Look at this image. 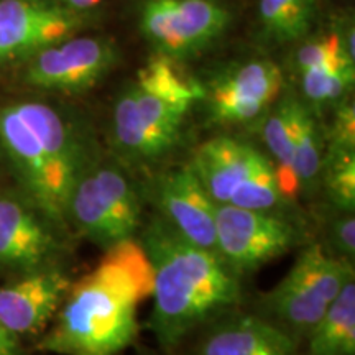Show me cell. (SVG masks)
Returning a JSON list of instances; mask_svg holds the SVG:
<instances>
[{
  "mask_svg": "<svg viewBox=\"0 0 355 355\" xmlns=\"http://www.w3.org/2000/svg\"><path fill=\"white\" fill-rule=\"evenodd\" d=\"M153 268L135 239L105 250L78 282L38 349L60 355H119L139 334L137 309L152 296Z\"/></svg>",
  "mask_w": 355,
  "mask_h": 355,
  "instance_id": "cell-1",
  "label": "cell"
},
{
  "mask_svg": "<svg viewBox=\"0 0 355 355\" xmlns=\"http://www.w3.org/2000/svg\"><path fill=\"white\" fill-rule=\"evenodd\" d=\"M153 268L150 329L163 349L241 301L239 273L214 252L186 241L162 217L148 222L140 239Z\"/></svg>",
  "mask_w": 355,
  "mask_h": 355,
  "instance_id": "cell-2",
  "label": "cell"
},
{
  "mask_svg": "<svg viewBox=\"0 0 355 355\" xmlns=\"http://www.w3.org/2000/svg\"><path fill=\"white\" fill-rule=\"evenodd\" d=\"M0 148L28 201L58 229L74 183L96 157L69 122L44 102L0 107Z\"/></svg>",
  "mask_w": 355,
  "mask_h": 355,
  "instance_id": "cell-3",
  "label": "cell"
},
{
  "mask_svg": "<svg viewBox=\"0 0 355 355\" xmlns=\"http://www.w3.org/2000/svg\"><path fill=\"white\" fill-rule=\"evenodd\" d=\"M204 89L173 58L157 55L139 71L114 107L112 140L123 158L148 163L165 157L180 140L186 114Z\"/></svg>",
  "mask_w": 355,
  "mask_h": 355,
  "instance_id": "cell-4",
  "label": "cell"
},
{
  "mask_svg": "<svg viewBox=\"0 0 355 355\" xmlns=\"http://www.w3.org/2000/svg\"><path fill=\"white\" fill-rule=\"evenodd\" d=\"M141 201L140 189L121 165L96 157L71 189L66 227L105 252L135 239Z\"/></svg>",
  "mask_w": 355,
  "mask_h": 355,
  "instance_id": "cell-5",
  "label": "cell"
},
{
  "mask_svg": "<svg viewBox=\"0 0 355 355\" xmlns=\"http://www.w3.org/2000/svg\"><path fill=\"white\" fill-rule=\"evenodd\" d=\"M189 165L217 206L275 212L286 202L272 159L247 141L216 137L194 150Z\"/></svg>",
  "mask_w": 355,
  "mask_h": 355,
  "instance_id": "cell-6",
  "label": "cell"
},
{
  "mask_svg": "<svg viewBox=\"0 0 355 355\" xmlns=\"http://www.w3.org/2000/svg\"><path fill=\"white\" fill-rule=\"evenodd\" d=\"M350 279L354 263L313 243L300 252L290 272L266 293L263 309L288 334L308 336Z\"/></svg>",
  "mask_w": 355,
  "mask_h": 355,
  "instance_id": "cell-7",
  "label": "cell"
},
{
  "mask_svg": "<svg viewBox=\"0 0 355 355\" xmlns=\"http://www.w3.org/2000/svg\"><path fill=\"white\" fill-rule=\"evenodd\" d=\"M217 255L235 273L254 272L279 259L298 242L295 225L272 211L217 206Z\"/></svg>",
  "mask_w": 355,
  "mask_h": 355,
  "instance_id": "cell-8",
  "label": "cell"
},
{
  "mask_svg": "<svg viewBox=\"0 0 355 355\" xmlns=\"http://www.w3.org/2000/svg\"><path fill=\"white\" fill-rule=\"evenodd\" d=\"M227 24V10L212 0H150L141 13L145 35L170 58L201 50Z\"/></svg>",
  "mask_w": 355,
  "mask_h": 355,
  "instance_id": "cell-9",
  "label": "cell"
},
{
  "mask_svg": "<svg viewBox=\"0 0 355 355\" xmlns=\"http://www.w3.org/2000/svg\"><path fill=\"white\" fill-rule=\"evenodd\" d=\"M148 198L157 207L158 217L175 232L194 245L217 254V204L191 165L158 173L148 186Z\"/></svg>",
  "mask_w": 355,
  "mask_h": 355,
  "instance_id": "cell-10",
  "label": "cell"
},
{
  "mask_svg": "<svg viewBox=\"0 0 355 355\" xmlns=\"http://www.w3.org/2000/svg\"><path fill=\"white\" fill-rule=\"evenodd\" d=\"M115 61L105 40L68 38L35 53L25 69V83L50 91L83 92L96 86Z\"/></svg>",
  "mask_w": 355,
  "mask_h": 355,
  "instance_id": "cell-11",
  "label": "cell"
},
{
  "mask_svg": "<svg viewBox=\"0 0 355 355\" xmlns=\"http://www.w3.org/2000/svg\"><path fill=\"white\" fill-rule=\"evenodd\" d=\"M79 24L68 8L40 0H0V64L64 42Z\"/></svg>",
  "mask_w": 355,
  "mask_h": 355,
  "instance_id": "cell-12",
  "label": "cell"
},
{
  "mask_svg": "<svg viewBox=\"0 0 355 355\" xmlns=\"http://www.w3.org/2000/svg\"><path fill=\"white\" fill-rule=\"evenodd\" d=\"M73 279L48 265L0 286V322L15 336H37L55 319Z\"/></svg>",
  "mask_w": 355,
  "mask_h": 355,
  "instance_id": "cell-13",
  "label": "cell"
},
{
  "mask_svg": "<svg viewBox=\"0 0 355 355\" xmlns=\"http://www.w3.org/2000/svg\"><path fill=\"white\" fill-rule=\"evenodd\" d=\"M282 86V69L272 61L257 60L239 66L211 84L207 97L212 119L225 125L255 121L277 101Z\"/></svg>",
  "mask_w": 355,
  "mask_h": 355,
  "instance_id": "cell-14",
  "label": "cell"
},
{
  "mask_svg": "<svg viewBox=\"0 0 355 355\" xmlns=\"http://www.w3.org/2000/svg\"><path fill=\"white\" fill-rule=\"evenodd\" d=\"M55 229L24 196L0 194V265L21 273L51 265L60 252Z\"/></svg>",
  "mask_w": 355,
  "mask_h": 355,
  "instance_id": "cell-15",
  "label": "cell"
},
{
  "mask_svg": "<svg viewBox=\"0 0 355 355\" xmlns=\"http://www.w3.org/2000/svg\"><path fill=\"white\" fill-rule=\"evenodd\" d=\"M199 355H296V340L273 321L242 314L217 324Z\"/></svg>",
  "mask_w": 355,
  "mask_h": 355,
  "instance_id": "cell-16",
  "label": "cell"
},
{
  "mask_svg": "<svg viewBox=\"0 0 355 355\" xmlns=\"http://www.w3.org/2000/svg\"><path fill=\"white\" fill-rule=\"evenodd\" d=\"M309 355H355V278L308 334Z\"/></svg>",
  "mask_w": 355,
  "mask_h": 355,
  "instance_id": "cell-17",
  "label": "cell"
},
{
  "mask_svg": "<svg viewBox=\"0 0 355 355\" xmlns=\"http://www.w3.org/2000/svg\"><path fill=\"white\" fill-rule=\"evenodd\" d=\"M288 110H290L293 157H295V173L298 178V186L300 191L311 194L319 188L326 148H324L318 123L303 102L288 97Z\"/></svg>",
  "mask_w": 355,
  "mask_h": 355,
  "instance_id": "cell-18",
  "label": "cell"
},
{
  "mask_svg": "<svg viewBox=\"0 0 355 355\" xmlns=\"http://www.w3.org/2000/svg\"><path fill=\"white\" fill-rule=\"evenodd\" d=\"M261 139L268 150L277 180L286 201H293L300 193L298 178L295 173V157H293V139L288 99H285L268 117L261 128Z\"/></svg>",
  "mask_w": 355,
  "mask_h": 355,
  "instance_id": "cell-19",
  "label": "cell"
},
{
  "mask_svg": "<svg viewBox=\"0 0 355 355\" xmlns=\"http://www.w3.org/2000/svg\"><path fill=\"white\" fill-rule=\"evenodd\" d=\"M319 186L336 211L355 209V148L327 146L324 152Z\"/></svg>",
  "mask_w": 355,
  "mask_h": 355,
  "instance_id": "cell-20",
  "label": "cell"
},
{
  "mask_svg": "<svg viewBox=\"0 0 355 355\" xmlns=\"http://www.w3.org/2000/svg\"><path fill=\"white\" fill-rule=\"evenodd\" d=\"M260 17L273 38L293 42L309 32L314 0H260Z\"/></svg>",
  "mask_w": 355,
  "mask_h": 355,
  "instance_id": "cell-21",
  "label": "cell"
},
{
  "mask_svg": "<svg viewBox=\"0 0 355 355\" xmlns=\"http://www.w3.org/2000/svg\"><path fill=\"white\" fill-rule=\"evenodd\" d=\"M354 78V60L344 55L329 63L303 71L301 86L306 99L314 104H324V102L340 99L349 91V87H352Z\"/></svg>",
  "mask_w": 355,
  "mask_h": 355,
  "instance_id": "cell-22",
  "label": "cell"
},
{
  "mask_svg": "<svg viewBox=\"0 0 355 355\" xmlns=\"http://www.w3.org/2000/svg\"><path fill=\"white\" fill-rule=\"evenodd\" d=\"M329 254L354 263L355 257V216L349 211H337L327 224Z\"/></svg>",
  "mask_w": 355,
  "mask_h": 355,
  "instance_id": "cell-23",
  "label": "cell"
},
{
  "mask_svg": "<svg viewBox=\"0 0 355 355\" xmlns=\"http://www.w3.org/2000/svg\"><path fill=\"white\" fill-rule=\"evenodd\" d=\"M344 55H347V51H345L343 40H340L337 33H331L326 35V37L321 40H318V42L306 43L298 51L296 64H298L300 73H303L306 69L316 68V66L324 63H329V61L337 60V58ZM350 60H352V58H350Z\"/></svg>",
  "mask_w": 355,
  "mask_h": 355,
  "instance_id": "cell-24",
  "label": "cell"
},
{
  "mask_svg": "<svg viewBox=\"0 0 355 355\" xmlns=\"http://www.w3.org/2000/svg\"><path fill=\"white\" fill-rule=\"evenodd\" d=\"M329 146L334 148H355V112L354 105L339 109L334 128L331 133Z\"/></svg>",
  "mask_w": 355,
  "mask_h": 355,
  "instance_id": "cell-25",
  "label": "cell"
},
{
  "mask_svg": "<svg viewBox=\"0 0 355 355\" xmlns=\"http://www.w3.org/2000/svg\"><path fill=\"white\" fill-rule=\"evenodd\" d=\"M0 355H24L19 336H15L0 322Z\"/></svg>",
  "mask_w": 355,
  "mask_h": 355,
  "instance_id": "cell-26",
  "label": "cell"
},
{
  "mask_svg": "<svg viewBox=\"0 0 355 355\" xmlns=\"http://www.w3.org/2000/svg\"><path fill=\"white\" fill-rule=\"evenodd\" d=\"M63 2H66L69 7H73V8H91V7L97 6L101 0H63Z\"/></svg>",
  "mask_w": 355,
  "mask_h": 355,
  "instance_id": "cell-27",
  "label": "cell"
}]
</instances>
